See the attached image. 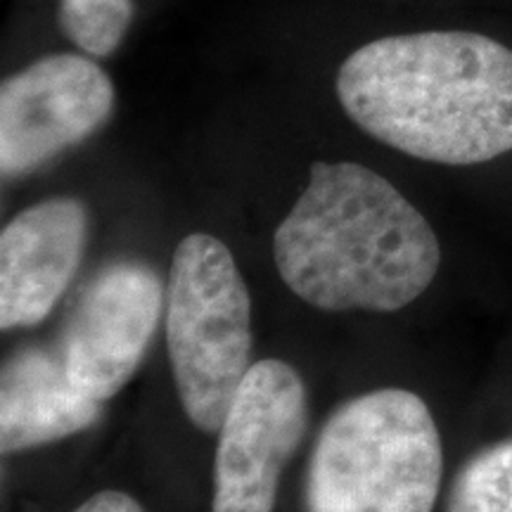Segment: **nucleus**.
<instances>
[{"label":"nucleus","instance_id":"obj_1","mask_svg":"<svg viewBox=\"0 0 512 512\" xmlns=\"http://www.w3.org/2000/svg\"><path fill=\"white\" fill-rule=\"evenodd\" d=\"M358 128L422 162L472 166L512 152V50L470 31L384 36L337 72Z\"/></svg>","mask_w":512,"mask_h":512},{"label":"nucleus","instance_id":"obj_2","mask_svg":"<svg viewBox=\"0 0 512 512\" xmlns=\"http://www.w3.org/2000/svg\"><path fill=\"white\" fill-rule=\"evenodd\" d=\"M283 283L313 309L394 313L430 290L441 245L425 214L377 171L316 162L273 233Z\"/></svg>","mask_w":512,"mask_h":512},{"label":"nucleus","instance_id":"obj_3","mask_svg":"<svg viewBox=\"0 0 512 512\" xmlns=\"http://www.w3.org/2000/svg\"><path fill=\"white\" fill-rule=\"evenodd\" d=\"M444 441L427 401L382 387L337 406L304 477V512H434Z\"/></svg>","mask_w":512,"mask_h":512},{"label":"nucleus","instance_id":"obj_4","mask_svg":"<svg viewBox=\"0 0 512 512\" xmlns=\"http://www.w3.org/2000/svg\"><path fill=\"white\" fill-rule=\"evenodd\" d=\"M166 351L183 413L219 434L252 368V297L230 249L209 233L176 247L166 285Z\"/></svg>","mask_w":512,"mask_h":512},{"label":"nucleus","instance_id":"obj_5","mask_svg":"<svg viewBox=\"0 0 512 512\" xmlns=\"http://www.w3.org/2000/svg\"><path fill=\"white\" fill-rule=\"evenodd\" d=\"M306 427L309 392L297 368L280 358L252 363L219 430L211 512H273Z\"/></svg>","mask_w":512,"mask_h":512},{"label":"nucleus","instance_id":"obj_6","mask_svg":"<svg viewBox=\"0 0 512 512\" xmlns=\"http://www.w3.org/2000/svg\"><path fill=\"white\" fill-rule=\"evenodd\" d=\"M114 83L86 55L31 62L0 86V174L22 178L81 145L112 117Z\"/></svg>","mask_w":512,"mask_h":512},{"label":"nucleus","instance_id":"obj_7","mask_svg":"<svg viewBox=\"0 0 512 512\" xmlns=\"http://www.w3.org/2000/svg\"><path fill=\"white\" fill-rule=\"evenodd\" d=\"M166 294L155 268L114 259L88 280L60 337V354L76 387L110 401L143 366L159 328Z\"/></svg>","mask_w":512,"mask_h":512},{"label":"nucleus","instance_id":"obj_8","mask_svg":"<svg viewBox=\"0 0 512 512\" xmlns=\"http://www.w3.org/2000/svg\"><path fill=\"white\" fill-rule=\"evenodd\" d=\"M91 216L76 197H48L0 233V328H36L69 290L88 247Z\"/></svg>","mask_w":512,"mask_h":512},{"label":"nucleus","instance_id":"obj_9","mask_svg":"<svg viewBox=\"0 0 512 512\" xmlns=\"http://www.w3.org/2000/svg\"><path fill=\"white\" fill-rule=\"evenodd\" d=\"M102 401L76 387L60 349L22 347L0 375V448L5 456L55 444L93 427Z\"/></svg>","mask_w":512,"mask_h":512},{"label":"nucleus","instance_id":"obj_10","mask_svg":"<svg viewBox=\"0 0 512 512\" xmlns=\"http://www.w3.org/2000/svg\"><path fill=\"white\" fill-rule=\"evenodd\" d=\"M444 512H512V437L479 448L458 467Z\"/></svg>","mask_w":512,"mask_h":512},{"label":"nucleus","instance_id":"obj_11","mask_svg":"<svg viewBox=\"0 0 512 512\" xmlns=\"http://www.w3.org/2000/svg\"><path fill=\"white\" fill-rule=\"evenodd\" d=\"M133 0H60L64 36L91 57H107L124 41Z\"/></svg>","mask_w":512,"mask_h":512},{"label":"nucleus","instance_id":"obj_12","mask_svg":"<svg viewBox=\"0 0 512 512\" xmlns=\"http://www.w3.org/2000/svg\"><path fill=\"white\" fill-rule=\"evenodd\" d=\"M74 512H145L136 498L124 494V491H100L86 498Z\"/></svg>","mask_w":512,"mask_h":512}]
</instances>
